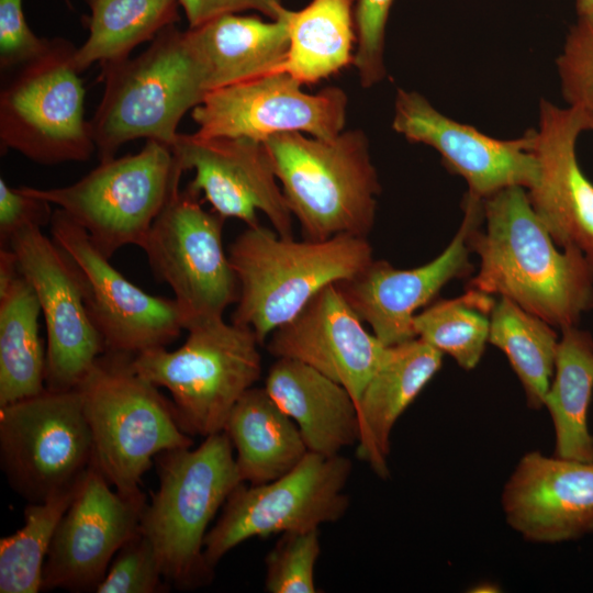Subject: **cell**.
<instances>
[{
  "label": "cell",
  "mask_w": 593,
  "mask_h": 593,
  "mask_svg": "<svg viewBox=\"0 0 593 593\" xmlns=\"http://www.w3.org/2000/svg\"><path fill=\"white\" fill-rule=\"evenodd\" d=\"M480 258L470 288L500 294L560 329L593 309V269L575 248L559 249L525 188L483 199V217L469 233Z\"/></svg>",
  "instance_id": "6da1fadb"
},
{
  "label": "cell",
  "mask_w": 593,
  "mask_h": 593,
  "mask_svg": "<svg viewBox=\"0 0 593 593\" xmlns=\"http://www.w3.org/2000/svg\"><path fill=\"white\" fill-rule=\"evenodd\" d=\"M102 98L89 120L99 160L134 139L172 145L189 110L211 92L208 65L189 30H163L135 57L101 65Z\"/></svg>",
  "instance_id": "7a4b0ae2"
},
{
  "label": "cell",
  "mask_w": 593,
  "mask_h": 593,
  "mask_svg": "<svg viewBox=\"0 0 593 593\" xmlns=\"http://www.w3.org/2000/svg\"><path fill=\"white\" fill-rule=\"evenodd\" d=\"M228 259L239 284L232 323L251 328L260 344L324 287L354 277L373 260L363 236L298 242L259 224L235 238Z\"/></svg>",
  "instance_id": "3957f363"
},
{
  "label": "cell",
  "mask_w": 593,
  "mask_h": 593,
  "mask_svg": "<svg viewBox=\"0 0 593 593\" xmlns=\"http://www.w3.org/2000/svg\"><path fill=\"white\" fill-rule=\"evenodd\" d=\"M159 485L146 502L138 530L153 544L169 585L192 590L209 584L214 569L204 556L208 527L243 482L225 430L197 448L155 457Z\"/></svg>",
  "instance_id": "277c9868"
},
{
  "label": "cell",
  "mask_w": 593,
  "mask_h": 593,
  "mask_svg": "<svg viewBox=\"0 0 593 593\" xmlns=\"http://www.w3.org/2000/svg\"><path fill=\"white\" fill-rule=\"evenodd\" d=\"M264 143L305 239L367 237L381 188L362 131H343L332 138L280 133Z\"/></svg>",
  "instance_id": "5b68a950"
},
{
  "label": "cell",
  "mask_w": 593,
  "mask_h": 593,
  "mask_svg": "<svg viewBox=\"0 0 593 593\" xmlns=\"http://www.w3.org/2000/svg\"><path fill=\"white\" fill-rule=\"evenodd\" d=\"M134 356L105 351L78 389L91 432L93 459L122 495L144 496L143 474L164 451L192 447L172 402L138 374Z\"/></svg>",
  "instance_id": "8992f818"
},
{
  "label": "cell",
  "mask_w": 593,
  "mask_h": 593,
  "mask_svg": "<svg viewBox=\"0 0 593 593\" xmlns=\"http://www.w3.org/2000/svg\"><path fill=\"white\" fill-rule=\"evenodd\" d=\"M187 331L186 342L176 350H145L132 358V366L169 391L188 434L208 437L225 429L237 401L259 380L260 343L251 328L223 318Z\"/></svg>",
  "instance_id": "52a82bcc"
},
{
  "label": "cell",
  "mask_w": 593,
  "mask_h": 593,
  "mask_svg": "<svg viewBox=\"0 0 593 593\" xmlns=\"http://www.w3.org/2000/svg\"><path fill=\"white\" fill-rule=\"evenodd\" d=\"M184 172L170 145L148 139L135 154L100 161L78 181L58 188L20 187L65 212L109 259L142 247Z\"/></svg>",
  "instance_id": "ba28073f"
},
{
  "label": "cell",
  "mask_w": 593,
  "mask_h": 593,
  "mask_svg": "<svg viewBox=\"0 0 593 593\" xmlns=\"http://www.w3.org/2000/svg\"><path fill=\"white\" fill-rule=\"evenodd\" d=\"M67 38L11 70L0 90V144L40 165L86 161L96 152L86 90Z\"/></svg>",
  "instance_id": "9c48e42d"
},
{
  "label": "cell",
  "mask_w": 593,
  "mask_h": 593,
  "mask_svg": "<svg viewBox=\"0 0 593 593\" xmlns=\"http://www.w3.org/2000/svg\"><path fill=\"white\" fill-rule=\"evenodd\" d=\"M93 456L78 389H45L0 406L1 468L12 490L27 503L76 488Z\"/></svg>",
  "instance_id": "30bf717a"
},
{
  "label": "cell",
  "mask_w": 593,
  "mask_h": 593,
  "mask_svg": "<svg viewBox=\"0 0 593 593\" xmlns=\"http://www.w3.org/2000/svg\"><path fill=\"white\" fill-rule=\"evenodd\" d=\"M353 469L342 455L312 451L289 472L262 484L239 483L227 497L204 539V556L214 569L240 542L277 533L318 529L346 513L344 492Z\"/></svg>",
  "instance_id": "8fae6325"
},
{
  "label": "cell",
  "mask_w": 593,
  "mask_h": 593,
  "mask_svg": "<svg viewBox=\"0 0 593 593\" xmlns=\"http://www.w3.org/2000/svg\"><path fill=\"white\" fill-rule=\"evenodd\" d=\"M225 220L204 210L199 193L179 189L141 247L155 278L171 288L186 331L223 318L238 301V280L222 244Z\"/></svg>",
  "instance_id": "7c38bea8"
},
{
  "label": "cell",
  "mask_w": 593,
  "mask_h": 593,
  "mask_svg": "<svg viewBox=\"0 0 593 593\" xmlns=\"http://www.w3.org/2000/svg\"><path fill=\"white\" fill-rule=\"evenodd\" d=\"M9 247L21 275L41 304L47 336L45 387L76 389L96 360L107 351L86 305L82 273L74 259L42 228L16 233Z\"/></svg>",
  "instance_id": "4fadbf2b"
},
{
  "label": "cell",
  "mask_w": 593,
  "mask_h": 593,
  "mask_svg": "<svg viewBox=\"0 0 593 593\" xmlns=\"http://www.w3.org/2000/svg\"><path fill=\"white\" fill-rule=\"evenodd\" d=\"M287 72L215 89L191 116L203 137H245L264 142L280 133L332 138L343 132L348 98L338 87L306 93Z\"/></svg>",
  "instance_id": "5bb4252c"
},
{
  "label": "cell",
  "mask_w": 593,
  "mask_h": 593,
  "mask_svg": "<svg viewBox=\"0 0 593 593\" xmlns=\"http://www.w3.org/2000/svg\"><path fill=\"white\" fill-rule=\"evenodd\" d=\"M52 238L78 265L86 305L107 351L136 356L166 347L184 329L175 299L148 294L125 278L65 212L54 210Z\"/></svg>",
  "instance_id": "9a60e30c"
},
{
  "label": "cell",
  "mask_w": 593,
  "mask_h": 593,
  "mask_svg": "<svg viewBox=\"0 0 593 593\" xmlns=\"http://www.w3.org/2000/svg\"><path fill=\"white\" fill-rule=\"evenodd\" d=\"M111 486L93 459L56 528L42 590L96 592L115 553L138 530L145 495L125 496Z\"/></svg>",
  "instance_id": "2e32d148"
},
{
  "label": "cell",
  "mask_w": 593,
  "mask_h": 593,
  "mask_svg": "<svg viewBox=\"0 0 593 593\" xmlns=\"http://www.w3.org/2000/svg\"><path fill=\"white\" fill-rule=\"evenodd\" d=\"M392 128L411 143L433 147L448 170L468 183V193L485 199L507 187L528 190L539 165L534 150L535 130L521 137L500 139L438 111L421 93L399 89Z\"/></svg>",
  "instance_id": "e0dca14e"
},
{
  "label": "cell",
  "mask_w": 593,
  "mask_h": 593,
  "mask_svg": "<svg viewBox=\"0 0 593 593\" xmlns=\"http://www.w3.org/2000/svg\"><path fill=\"white\" fill-rule=\"evenodd\" d=\"M171 148L182 169L194 171L187 187L203 193L214 212L251 227L260 211L278 235L292 237V213L264 142L178 133Z\"/></svg>",
  "instance_id": "ac0fdd59"
},
{
  "label": "cell",
  "mask_w": 593,
  "mask_h": 593,
  "mask_svg": "<svg viewBox=\"0 0 593 593\" xmlns=\"http://www.w3.org/2000/svg\"><path fill=\"white\" fill-rule=\"evenodd\" d=\"M463 220L446 249L432 261L398 269L372 260L354 277L337 282L348 304L385 346L416 338L413 320L451 279L469 272V233L483 217V199L466 194Z\"/></svg>",
  "instance_id": "d6986e66"
},
{
  "label": "cell",
  "mask_w": 593,
  "mask_h": 593,
  "mask_svg": "<svg viewBox=\"0 0 593 593\" xmlns=\"http://www.w3.org/2000/svg\"><path fill=\"white\" fill-rule=\"evenodd\" d=\"M387 348L366 331L336 283L320 290L267 344L272 356L304 362L342 384L356 405Z\"/></svg>",
  "instance_id": "ffe728a7"
},
{
  "label": "cell",
  "mask_w": 593,
  "mask_h": 593,
  "mask_svg": "<svg viewBox=\"0 0 593 593\" xmlns=\"http://www.w3.org/2000/svg\"><path fill=\"white\" fill-rule=\"evenodd\" d=\"M582 132L573 110L540 101L534 141L539 171L527 192L556 244L580 250L593 269V183L577 157Z\"/></svg>",
  "instance_id": "44dd1931"
},
{
  "label": "cell",
  "mask_w": 593,
  "mask_h": 593,
  "mask_svg": "<svg viewBox=\"0 0 593 593\" xmlns=\"http://www.w3.org/2000/svg\"><path fill=\"white\" fill-rule=\"evenodd\" d=\"M507 523L524 538L560 542L593 532V461L526 454L502 493Z\"/></svg>",
  "instance_id": "7402d4cb"
},
{
  "label": "cell",
  "mask_w": 593,
  "mask_h": 593,
  "mask_svg": "<svg viewBox=\"0 0 593 593\" xmlns=\"http://www.w3.org/2000/svg\"><path fill=\"white\" fill-rule=\"evenodd\" d=\"M443 353L416 337L387 351L358 402L359 436L356 455L385 478L392 428L439 370Z\"/></svg>",
  "instance_id": "603a6c76"
},
{
  "label": "cell",
  "mask_w": 593,
  "mask_h": 593,
  "mask_svg": "<svg viewBox=\"0 0 593 593\" xmlns=\"http://www.w3.org/2000/svg\"><path fill=\"white\" fill-rule=\"evenodd\" d=\"M275 402L294 421L309 451L334 456L357 444V405L339 383L309 365L277 358L265 382Z\"/></svg>",
  "instance_id": "cb8c5ba5"
},
{
  "label": "cell",
  "mask_w": 593,
  "mask_h": 593,
  "mask_svg": "<svg viewBox=\"0 0 593 593\" xmlns=\"http://www.w3.org/2000/svg\"><path fill=\"white\" fill-rule=\"evenodd\" d=\"M284 13L268 21L224 14L188 27L208 65L211 91L266 76L283 60L289 47Z\"/></svg>",
  "instance_id": "d4e9b609"
},
{
  "label": "cell",
  "mask_w": 593,
  "mask_h": 593,
  "mask_svg": "<svg viewBox=\"0 0 593 593\" xmlns=\"http://www.w3.org/2000/svg\"><path fill=\"white\" fill-rule=\"evenodd\" d=\"M243 482L262 484L293 469L307 454L294 421L264 388H250L233 407L225 429Z\"/></svg>",
  "instance_id": "484cf974"
},
{
  "label": "cell",
  "mask_w": 593,
  "mask_h": 593,
  "mask_svg": "<svg viewBox=\"0 0 593 593\" xmlns=\"http://www.w3.org/2000/svg\"><path fill=\"white\" fill-rule=\"evenodd\" d=\"M355 0H311L286 10L289 47L268 75L287 72L302 85L316 83L354 64Z\"/></svg>",
  "instance_id": "4316f807"
},
{
  "label": "cell",
  "mask_w": 593,
  "mask_h": 593,
  "mask_svg": "<svg viewBox=\"0 0 593 593\" xmlns=\"http://www.w3.org/2000/svg\"><path fill=\"white\" fill-rule=\"evenodd\" d=\"M553 379L544 406L556 434V456L593 461L588 412L593 393V338L577 326L561 329Z\"/></svg>",
  "instance_id": "83f0119b"
},
{
  "label": "cell",
  "mask_w": 593,
  "mask_h": 593,
  "mask_svg": "<svg viewBox=\"0 0 593 593\" xmlns=\"http://www.w3.org/2000/svg\"><path fill=\"white\" fill-rule=\"evenodd\" d=\"M90 13L82 16L88 29L76 48L74 64L81 74L92 64H111L131 57L138 45L152 42L180 19L179 0H85Z\"/></svg>",
  "instance_id": "f1b7e54d"
},
{
  "label": "cell",
  "mask_w": 593,
  "mask_h": 593,
  "mask_svg": "<svg viewBox=\"0 0 593 593\" xmlns=\"http://www.w3.org/2000/svg\"><path fill=\"white\" fill-rule=\"evenodd\" d=\"M41 314L37 295L22 275L0 295V406L46 389Z\"/></svg>",
  "instance_id": "f546056e"
},
{
  "label": "cell",
  "mask_w": 593,
  "mask_h": 593,
  "mask_svg": "<svg viewBox=\"0 0 593 593\" xmlns=\"http://www.w3.org/2000/svg\"><path fill=\"white\" fill-rule=\"evenodd\" d=\"M489 342L506 355L523 384L528 406H544L559 344L552 326L501 296L491 313Z\"/></svg>",
  "instance_id": "4dcf8cb0"
},
{
  "label": "cell",
  "mask_w": 593,
  "mask_h": 593,
  "mask_svg": "<svg viewBox=\"0 0 593 593\" xmlns=\"http://www.w3.org/2000/svg\"><path fill=\"white\" fill-rule=\"evenodd\" d=\"M495 303L491 294L472 288L458 298L438 301L414 316L416 337L451 356L461 368L473 369L489 342Z\"/></svg>",
  "instance_id": "1f68e13d"
},
{
  "label": "cell",
  "mask_w": 593,
  "mask_h": 593,
  "mask_svg": "<svg viewBox=\"0 0 593 593\" xmlns=\"http://www.w3.org/2000/svg\"><path fill=\"white\" fill-rule=\"evenodd\" d=\"M78 485L44 502L29 503L24 510L22 528L13 535L1 538V593H36L42 590L46 556L56 528L69 507Z\"/></svg>",
  "instance_id": "d6a6232c"
},
{
  "label": "cell",
  "mask_w": 593,
  "mask_h": 593,
  "mask_svg": "<svg viewBox=\"0 0 593 593\" xmlns=\"http://www.w3.org/2000/svg\"><path fill=\"white\" fill-rule=\"evenodd\" d=\"M556 66L567 107L579 118L583 132H593V13L578 15Z\"/></svg>",
  "instance_id": "836d02e7"
},
{
  "label": "cell",
  "mask_w": 593,
  "mask_h": 593,
  "mask_svg": "<svg viewBox=\"0 0 593 593\" xmlns=\"http://www.w3.org/2000/svg\"><path fill=\"white\" fill-rule=\"evenodd\" d=\"M320 552L318 529L283 533L265 560V590L315 593L314 573Z\"/></svg>",
  "instance_id": "e575fe53"
},
{
  "label": "cell",
  "mask_w": 593,
  "mask_h": 593,
  "mask_svg": "<svg viewBox=\"0 0 593 593\" xmlns=\"http://www.w3.org/2000/svg\"><path fill=\"white\" fill-rule=\"evenodd\" d=\"M169 588L150 540L137 530L115 553L97 593H159Z\"/></svg>",
  "instance_id": "d590c367"
},
{
  "label": "cell",
  "mask_w": 593,
  "mask_h": 593,
  "mask_svg": "<svg viewBox=\"0 0 593 593\" xmlns=\"http://www.w3.org/2000/svg\"><path fill=\"white\" fill-rule=\"evenodd\" d=\"M394 0H355L356 51L354 66L363 88L387 77L384 64L385 31Z\"/></svg>",
  "instance_id": "8d00e7d4"
},
{
  "label": "cell",
  "mask_w": 593,
  "mask_h": 593,
  "mask_svg": "<svg viewBox=\"0 0 593 593\" xmlns=\"http://www.w3.org/2000/svg\"><path fill=\"white\" fill-rule=\"evenodd\" d=\"M49 38L38 37L29 26L23 0H0V68L11 71L45 51Z\"/></svg>",
  "instance_id": "74e56055"
},
{
  "label": "cell",
  "mask_w": 593,
  "mask_h": 593,
  "mask_svg": "<svg viewBox=\"0 0 593 593\" xmlns=\"http://www.w3.org/2000/svg\"><path fill=\"white\" fill-rule=\"evenodd\" d=\"M53 213L49 202L12 188L0 178L1 247H9L11 238L23 230L49 225Z\"/></svg>",
  "instance_id": "f35d334b"
},
{
  "label": "cell",
  "mask_w": 593,
  "mask_h": 593,
  "mask_svg": "<svg viewBox=\"0 0 593 593\" xmlns=\"http://www.w3.org/2000/svg\"><path fill=\"white\" fill-rule=\"evenodd\" d=\"M189 27H197L224 14L255 11L270 20L280 19L287 8L281 0H179Z\"/></svg>",
  "instance_id": "ab89813d"
},
{
  "label": "cell",
  "mask_w": 593,
  "mask_h": 593,
  "mask_svg": "<svg viewBox=\"0 0 593 593\" xmlns=\"http://www.w3.org/2000/svg\"><path fill=\"white\" fill-rule=\"evenodd\" d=\"M21 276L14 251L10 247L0 250V295L4 294Z\"/></svg>",
  "instance_id": "60d3db41"
},
{
  "label": "cell",
  "mask_w": 593,
  "mask_h": 593,
  "mask_svg": "<svg viewBox=\"0 0 593 593\" xmlns=\"http://www.w3.org/2000/svg\"><path fill=\"white\" fill-rule=\"evenodd\" d=\"M578 15L593 13V0H574Z\"/></svg>",
  "instance_id": "b9f144b4"
},
{
  "label": "cell",
  "mask_w": 593,
  "mask_h": 593,
  "mask_svg": "<svg viewBox=\"0 0 593 593\" xmlns=\"http://www.w3.org/2000/svg\"><path fill=\"white\" fill-rule=\"evenodd\" d=\"M66 2V4L71 8V3H70V0H64Z\"/></svg>",
  "instance_id": "7bdbcfd3"
}]
</instances>
